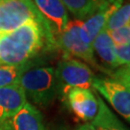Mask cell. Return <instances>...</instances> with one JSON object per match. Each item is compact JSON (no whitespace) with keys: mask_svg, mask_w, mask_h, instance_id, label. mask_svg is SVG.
Listing matches in <instances>:
<instances>
[{"mask_svg":"<svg viewBox=\"0 0 130 130\" xmlns=\"http://www.w3.org/2000/svg\"><path fill=\"white\" fill-rule=\"evenodd\" d=\"M45 34L35 19L14 31L0 34V65L20 66L30 63L42 49Z\"/></svg>","mask_w":130,"mask_h":130,"instance_id":"1","label":"cell"},{"mask_svg":"<svg viewBox=\"0 0 130 130\" xmlns=\"http://www.w3.org/2000/svg\"><path fill=\"white\" fill-rule=\"evenodd\" d=\"M19 85L33 105L47 108L58 95L55 69L52 67L30 66L21 74Z\"/></svg>","mask_w":130,"mask_h":130,"instance_id":"2","label":"cell"},{"mask_svg":"<svg viewBox=\"0 0 130 130\" xmlns=\"http://www.w3.org/2000/svg\"><path fill=\"white\" fill-rule=\"evenodd\" d=\"M58 95L64 99L70 89L91 90L94 79L93 72L87 64L71 57H65L55 69Z\"/></svg>","mask_w":130,"mask_h":130,"instance_id":"3","label":"cell"},{"mask_svg":"<svg viewBox=\"0 0 130 130\" xmlns=\"http://www.w3.org/2000/svg\"><path fill=\"white\" fill-rule=\"evenodd\" d=\"M31 19L37 20L42 25L48 42L46 23L36 6H28L19 0L0 1V34L12 32Z\"/></svg>","mask_w":130,"mask_h":130,"instance_id":"4","label":"cell"},{"mask_svg":"<svg viewBox=\"0 0 130 130\" xmlns=\"http://www.w3.org/2000/svg\"><path fill=\"white\" fill-rule=\"evenodd\" d=\"M82 20L69 21L64 31L55 40V46L60 47L65 57H76L93 67H98L94 59L93 45L84 40L82 34Z\"/></svg>","mask_w":130,"mask_h":130,"instance_id":"5","label":"cell"},{"mask_svg":"<svg viewBox=\"0 0 130 130\" xmlns=\"http://www.w3.org/2000/svg\"><path fill=\"white\" fill-rule=\"evenodd\" d=\"M93 88L130 122V84L112 77H94Z\"/></svg>","mask_w":130,"mask_h":130,"instance_id":"6","label":"cell"},{"mask_svg":"<svg viewBox=\"0 0 130 130\" xmlns=\"http://www.w3.org/2000/svg\"><path fill=\"white\" fill-rule=\"evenodd\" d=\"M38 11L45 21L48 31V44L55 46L56 38L69 22L67 9L61 0H34Z\"/></svg>","mask_w":130,"mask_h":130,"instance_id":"7","label":"cell"},{"mask_svg":"<svg viewBox=\"0 0 130 130\" xmlns=\"http://www.w3.org/2000/svg\"><path fill=\"white\" fill-rule=\"evenodd\" d=\"M64 100L70 112L80 121L86 122L93 121L98 114V98L91 90L70 89L65 95Z\"/></svg>","mask_w":130,"mask_h":130,"instance_id":"8","label":"cell"},{"mask_svg":"<svg viewBox=\"0 0 130 130\" xmlns=\"http://www.w3.org/2000/svg\"><path fill=\"white\" fill-rule=\"evenodd\" d=\"M28 102L19 84L0 88V122L11 120Z\"/></svg>","mask_w":130,"mask_h":130,"instance_id":"9","label":"cell"},{"mask_svg":"<svg viewBox=\"0 0 130 130\" xmlns=\"http://www.w3.org/2000/svg\"><path fill=\"white\" fill-rule=\"evenodd\" d=\"M123 1L124 0H105L94 14L86 19V21H83V31L92 43L98 33L104 29L110 17L122 6Z\"/></svg>","mask_w":130,"mask_h":130,"instance_id":"10","label":"cell"},{"mask_svg":"<svg viewBox=\"0 0 130 130\" xmlns=\"http://www.w3.org/2000/svg\"><path fill=\"white\" fill-rule=\"evenodd\" d=\"M9 123L12 130H46L41 112L29 101L9 120Z\"/></svg>","mask_w":130,"mask_h":130,"instance_id":"11","label":"cell"},{"mask_svg":"<svg viewBox=\"0 0 130 130\" xmlns=\"http://www.w3.org/2000/svg\"><path fill=\"white\" fill-rule=\"evenodd\" d=\"M98 101V111L92 124L95 130H130L121 122L115 114L106 106L100 96H96Z\"/></svg>","mask_w":130,"mask_h":130,"instance_id":"12","label":"cell"},{"mask_svg":"<svg viewBox=\"0 0 130 130\" xmlns=\"http://www.w3.org/2000/svg\"><path fill=\"white\" fill-rule=\"evenodd\" d=\"M93 49L96 52L98 57L107 66L111 68H118L116 56V45L105 29L101 30L93 42Z\"/></svg>","mask_w":130,"mask_h":130,"instance_id":"13","label":"cell"},{"mask_svg":"<svg viewBox=\"0 0 130 130\" xmlns=\"http://www.w3.org/2000/svg\"><path fill=\"white\" fill-rule=\"evenodd\" d=\"M77 20L89 19L105 0H61Z\"/></svg>","mask_w":130,"mask_h":130,"instance_id":"14","label":"cell"},{"mask_svg":"<svg viewBox=\"0 0 130 130\" xmlns=\"http://www.w3.org/2000/svg\"><path fill=\"white\" fill-rule=\"evenodd\" d=\"M31 65H32L31 62L20 66L0 65V88L19 84L21 74Z\"/></svg>","mask_w":130,"mask_h":130,"instance_id":"15","label":"cell"},{"mask_svg":"<svg viewBox=\"0 0 130 130\" xmlns=\"http://www.w3.org/2000/svg\"><path fill=\"white\" fill-rule=\"evenodd\" d=\"M130 19V3L122 5L110 17L105 24L104 29L106 31H113L119 28L128 25Z\"/></svg>","mask_w":130,"mask_h":130,"instance_id":"16","label":"cell"},{"mask_svg":"<svg viewBox=\"0 0 130 130\" xmlns=\"http://www.w3.org/2000/svg\"><path fill=\"white\" fill-rule=\"evenodd\" d=\"M109 36L111 37L112 41L114 42L116 46L124 45L130 43V26L125 25L117 30L113 31H107Z\"/></svg>","mask_w":130,"mask_h":130,"instance_id":"17","label":"cell"},{"mask_svg":"<svg viewBox=\"0 0 130 130\" xmlns=\"http://www.w3.org/2000/svg\"><path fill=\"white\" fill-rule=\"evenodd\" d=\"M116 56H117V65L125 66L130 64V43L116 46Z\"/></svg>","mask_w":130,"mask_h":130,"instance_id":"18","label":"cell"},{"mask_svg":"<svg viewBox=\"0 0 130 130\" xmlns=\"http://www.w3.org/2000/svg\"><path fill=\"white\" fill-rule=\"evenodd\" d=\"M112 76V78L130 84V64L123 66L122 68H119L116 71L113 72Z\"/></svg>","mask_w":130,"mask_h":130,"instance_id":"19","label":"cell"},{"mask_svg":"<svg viewBox=\"0 0 130 130\" xmlns=\"http://www.w3.org/2000/svg\"><path fill=\"white\" fill-rule=\"evenodd\" d=\"M75 130H95L94 127L93 126V124L91 122H85L83 124L79 125L78 127H76Z\"/></svg>","mask_w":130,"mask_h":130,"instance_id":"20","label":"cell"},{"mask_svg":"<svg viewBox=\"0 0 130 130\" xmlns=\"http://www.w3.org/2000/svg\"><path fill=\"white\" fill-rule=\"evenodd\" d=\"M0 130H12L11 125L9 123V121H4V122H0Z\"/></svg>","mask_w":130,"mask_h":130,"instance_id":"21","label":"cell"},{"mask_svg":"<svg viewBox=\"0 0 130 130\" xmlns=\"http://www.w3.org/2000/svg\"><path fill=\"white\" fill-rule=\"evenodd\" d=\"M19 1H21V2H23V3H25V4H27L28 6H36V5L33 3L31 0H19Z\"/></svg>","mask_w":130,"mask_h":130,"instance_id":"22","label":"cell"},{"mask_svg":"<svg viewBox=\"0 0 130 130\" xmlns=\"http://www.w3.org/2000/svg\"><path fill=\"white\" fill-rule=\"evenodd\" d=\"M128 25L130 26V19H129V22H128Z\"/></svg>","mask_w":130,"mask_h":130,"instance_id":"23","label":"cell"},{"mask_svg":"<svg viewBox=\"0 0 130 130\" xmlns=\"http://www.w3.org/2000/svg\"><path fill=\"white\" fill-rule=\"evenodd\" d=\"M0 1H3V0H0Z\"/></svg>","mask_w":130,"mask_h":130,"instance_id":"24","label":"cell"}]
</instances>
